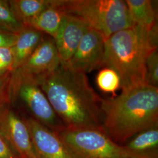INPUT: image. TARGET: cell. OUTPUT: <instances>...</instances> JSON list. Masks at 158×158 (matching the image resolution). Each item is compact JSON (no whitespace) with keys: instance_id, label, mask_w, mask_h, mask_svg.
Listing matches in <instances>:
<instances>
[{"instance_id":"6da1fadb","label":"cell","mask_w":158,"mask_h":158,"mask_svg":"<svg viewBox=\"0 0 158 158\" xmlns=\"http://www.w3.org/2000/svg\"><path fill=\"white\" fill-rule=\"evenodd\" d=\"M66 128H101L103 98L86 74L60 64L50 73L34 79Z\"/></svg>"},{"instance_id":"7a4b0ae2","label":"cell","mask_w":158,"mask_h":158,"mask_svg":"<svg viewBox=\"0 0 158 158\" xmlns=\"http://www.w3.org/2000/svg\"><path fill=\"white\" fill-rule=\"evenodd\" d=\"M102 128L113 141L124 145L143 130L158 126V87L138 85L104 99Z\"/></svg>"},{"instance_id":"3957f363","label":"cell","mask_w":158,"mask_h":158,"mask_svg":"<svg viewBox=\"0 0 158 158\" xmlns=\"http://www.w3.org/2000/svg\"><path fill=\"white\" fill-rule=\"evenodd\" d=\"M155 51L149 44L148 31L135 25L105 40L102 68L114 70L120 79V88L127 90L147 84V59Z\"/></svg>"},{"instance_id":"277c9868","label":"cell","mask_w":158,"mask_h":158,"mask_svg":"<svg viewBox=\"0 0 158 158\" xmlns=\"http://www.w3.org/2000/svg\"><path fill=\"white\" fill-rule=\"evenodd\" d=\"M57 3L66 14L83 19L105 40L117 32L135 25L125 1L57 0Z\"/></svg>"},{"instance_id":"5b68a950","label":"cell","mask_w":158,"mask_h":158,"mask_svg":"<svg viewBox=\"0 0 158 158\" xmlns=\"http://www.w3.org/2000/svg\"><path fill=\"white\" fill-rule=\"evenodd\" d=\"M56 132L73 158H158V155L131 151L113 141L102 128H65Z\"/></svg>"},{"instance_id":"8992f818","label":"cell","mask_w":158,"mask_h":158,"mask_svg":"<svg viewBox=\"0 0 158 158\" xmlns=\"http://www.w3.org/2000/svg\"><path fill=\"white\" fill-rule=\"evenodd\" d=\"M10 102L12 106L20 104L42 124L59 132L66 128L35 79L11 73Z\"/></svg>"},{"instance_id":"52a82bcc","label":"cell","mask_w":158,"mask_h":158,"mask_svg":"<svg viewBox=\"0 0 158 158\" xmlns=\"http://www.w3.org/2000/svg\"><path fill=\"white\" fill-rule=\"evenodd\" d=\"M0 130L20 158H39L23 116L10 103L0 108Z\"/></svg>"},{"instance_id":"ba28073f","label":"cell","mask_w":158,"mask_h":158,"mask_svg":"<svg viewBox=\"0 0 158 158\" xmlns=\"http://www.w3.org/2000/svg\"><path fill=\"white\" fill-rule=\"evenodd\" d=\"M104 44L105 40L102 34L90 27L83 36L73 55L68 62L63 64L85 74L102 68Z\"/></svg>"},{"instance_id":"9c48e42d","label":"cell","mask_w":158,"mask_h":158,"mask_svg":"<svg viewBox=\"0 0 158 158\" xmlns=\"http://www.w3.org/2000/svg\"><path fill=\"white\" fill-rule=\"evenodd\" d=\"M60 64L55 40L45 35L32 55L12 73L36 79L55 71Z\"/></svg>"},{"instance_id":"30bf717a","label":"cell","mask_w":158,"mask_h":158,"mask_svg":"<svg viewBox=\"0 0 158 158\" xmlns=\"http://www.w3.org/2000/svg\"><path fill=\"white\" fill-rule=\"evenodd\" d=\"M39 158H73L56 132L29 116L23 117Z\"/></svg>"},{"instance_id":"8fae6325","label":"cell","mask_w":158,"mask_h":158,"mask_svg":"<svg viewBox=\"0 0 158 158\" xmlns=\"http://www.w3.org/2000/svg\"><path fill=\"white\" fill-rule=\"evenodd\" d=\"M90 27L83 19L67 14L55 41L61 63L66 64L73 55L85 33Z\"/></svg>"},{"instance_id":"7c38bea8","label":"cell","mask_w":158,"mask_h":158,"mask_svg":"<svg viewBox=\"0 0 158 158\" xmlns=\"http://www.w3.org/2000/svg\"><path fill=\"white\" fill-rule=\"evenodd\" d=\"M67 14L59 6L57 0H52L51 5L28 23L31 27L54 40L60 31Z\"/></svg>"},{"instance_id":"4fadbf2b","label":"cell","mask_w":158,"mask_h":158,"mask_svg":"<svg viewBox=\"0 0 158 158\" xmlns=\"http://www.w3.org/2000/svg\"><path fill=\"white\" fill-rule=\"evenodd\" d=\"M45 35V34L29 26H25L17 34L16 42L12 46L14 55L13 71L32 55Z\"/></svg>"},{"instance_id":"5bb4252c","label":"cell","mask_w":158,"mask_h":158,"mask_svg":"<svg viewBox=\"0 0 158 158\" xmlns=\"http://www.w3.org/2000/svg\"><path fill=\"white\" fill-rule=\"evenodd\" d=\"M52 0H10L8 3L15 19L23 26L50 6Z\"/></svg>"},{"instance_id":"9a60e30c","label":"cell","mask_w":158,"mask_h":158,"mask_svg":"<svg viewBox=\"0 0 158 158\" xmlns=\"http://www.w3.org/2000/svg\"><path fill=\"white\" fill-rule=\"evenodd\" d=\"M130 17L133 23L149 31L158 23L152 1L149 0H127Z\"/></svg>"},{"instance_id":"2e32d148","label":"cell","mask_w":158,"mask_h":158,"mask_svg":"<svg viewBox=\"0 0 158 158\" xmlns=\"http://www.w3.org/2000/svg\"><path fill=\"white\" fill-rule=\"evenodd\" d=\"M123 145L134 152L158 155V126L137 133Z\"/></svg>"},{"instance_id":"e0dca14e","label":"cell","mask_w":158,"mask_h":158,"mask_svg":"<svg viewBox=\"0 0 158 158\" xmlns=\"http://www.w3.org/2000/svg\"><path fill=\"white\" fill-rule=\"evenodd\" d=\"M96 84L100 90L115 94L120 88V79L118 74L110 68H104L96 76Z\"/></svg>"},{"instance_id":"ac0fdd59","label":"cell","mask_w":158,"mask_h":158,"mask_svg":"<svg viewBox=\"0 0 158 158\" xmlns=\"http://www.w3.org/2000/svg\"><path fill=\"white\" fill-rule=\"evenodd\" d=\"M23 27L14 16L8 1L0 0V29L18 34Z\"/></svg>"},{"instance_id":"d6986e66","label":"cell","mask_w":158,"mask_h":158,"mask_svg":"<svg viewBox=\"0 0 158 158\" xmlns=\"http://www.w3.org/2000/svg\"><path fill=\"white\" fill-rule=\"evenodd\" d=\"M146 69L147 85L158 87V50L153 51L148 57L146 62Z\"/></svg>"},{"instance_id":"ffe728a7","label":"cell","mask_w":158,"mask_h":158,"mask_svg":"<svg viewBox=\"0 0 158 158\" xmlns=\"http://www.w3.org/2000/svg\"><path fill=\"white\" fill-rule=\"evenodd\" d=\"M14 70V55L11 47H0V76L11 73Z\"/></svg>"},{"instance_id":"44dd1931","label":"cell","mask_w":158,"mask_h":158,"mask_svg":"<svg viewBox=\"0 0 158 158\" xmlns=\"http://www.w3.org/2000/svg\"><path fill=\"white\" fill-rule=\"evenodd\" d=\"M11 73L0 76V108L10 102V88Z\"/></svg>"},{"instance_id":"7402d4cb","label":"cell","mask_w":158,"mask_h":158,"mask_svg":"<svg viewBox=\"0 0 158 158\" xmlns=\"http://www.w3.org/2000/svg\"><path fill=\"white\" fill-rule=\"evenodd\" d=\"M0 158H20L0 130Z\"/></svg>"},{"instance_id":"603a6c76","label":"cell","mask_w":158,"mask_h":158,"mask_svg":"<svg viewBox=\"0 0 158 158\" xmlns=\"http://www.w3.org/2000/svg\"><path fill=\"white\" fill-rule=\"evenodd\" d=\"M17 34L0 29V47H11L17 40Z\"/></svg>"}]
</instances>
